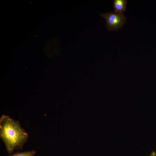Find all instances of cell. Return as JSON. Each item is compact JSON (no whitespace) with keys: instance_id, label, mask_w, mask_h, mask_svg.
Returning a JSON list of instances; mask_svg holds the SVG:
<instances>
[{"instance_id":"6da1fadb","label":"cell","mask_w":156,"mask_h":156,"mask_svg":"<svg viewBox=\"0 0 156 156\" xmlns=\"http://www.w3.org/2000/svg\"><path fill=\"white\" fill-rule=\"evenodd\" d=\"M0 138L10 155L15 150L22 149L28 135L18 121L3 115L0 119Z\"/></svg>"},{"instance_id":"7a4b0ae2","label":"cell","mask_w":156,"mask_h":156,"mask_svg":"<svg viewBox=\"0 0 156 156\" xmlns=\"http://www.w3.org/2000/svg\"><path fill=\"white\" fill-rule=\"evenodd\" d=\"M100 15L105 19L107 28L109 31H117L121 29L127 21L123 13L111 12Z\"/></svg>"},{"instance_id":"3957f363","label":"cell","mask_w":156,"mask_h":156,"mask_svg":"<svg viewBox=\"0 0 156 156\" xmlns=\"http://www.w3.org/2000/svg\"><path fill=\"white\" fill-rule=\"evenodd\" d=\"M127 1L126 0H114L113 7L114 12L123 13L126 11V5Z\"/></svg>"},{"instance_id":"277c9868","label":"cell","mask_w":156,"mask_h":156,"mask_svg":"<svg viewBox=\"0 0 156 156\" xmlns=\"http://www.w3.org/2000/svg\"><path fill=\"white\" fill-rule=\"evenodd\" d=\"M36 153L35 151L32 150L23 152H18L7 156H34Z\"/></svg>"},{"instance_id":"5b68a950","label":"cell","mask_w":156,"mask_h":156,"mask_svg":"<svg viewBox=\"0 0 156 156\" xmlns=\"http://www.w3.org/2000/svg\"><path fill=\"white\" fill-rule=\"evenodd\" d=\"M149 156H156V152L154 151H152Z\"/></svg>"}]
</instances>
